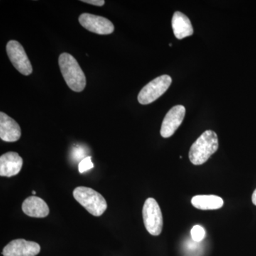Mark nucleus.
<instances>
[{
    "instance_id": "dca6fc26",
    "label": "nucleus",
    "mask_w": 256,
    "mask_h": 256,
    "mask_svg": "<svg viewBox=\"0 0 256 256\" xmlns=\"http://www.w3.org/2000/svg\"><path fill=\"white\" fill-rule=\"evenodd\" d=\"M94 168V164L92 162V156H87V158H84L78 165L79 172L80 174H84Z\"/></svg>"
},
{
    "instance_id": "4468645a",
    "label": "nucleus",
    "mask_w": 256,
    "mask_h": 256,
    "mask_svg": "<svg viewBox=\"0 0 256 256\" xmlns=\"http://www.w3.org/2000/svg\"><path fill=\"white\" fill-rule=\"evenodd\" d=\"M192 204L197 210H218L224 206V202L220 197L214 195H200L193 197Z\"/></svg>"
},
{
    "instance_id": "f257e3e1",
    "label": "nucleus",
    "mask_w": 256,
    "mask_h": 256,
    "mask_svg": "<svg viewBox=\"0 0 256 256\" xmlns=\"http://www.w3.org/2000/svg\"><path fill=\"white\" fill-rule=\"evenodd\" d=\"M60 72L68 86L74 92H82L86 86V78L78 62L69 54L64 53L60 56Z\"/></svg>"
},
{
    "instance_id": "6e6552de",
    "label": "nucleus",
    "mask_w": 256,
    "mask_h": 256,
    "mask_svg": "<svg viewBox=\"0 0 256 256\" xmlns=\"http://www.w3.org/2000/svg\"><path fill=\"white\" fill-rule=\"evenodd\" d=\"M186 114V108L183 106L172 108L166 114L161 128V136L164 138H171L182 124Z\"/></svg>"
},
{
    "instance_id": "39448f33",
    "label": "nucleus",
    "mask_w": 256,
    "mask_h": 256,
    "mask_svg": "<svg viewBox=\"0 0 256 256\" xmlns=\"http://www.w3.org/2000/svg\"><path fill=\"white\" fill-rule=\"evenodd\" d=\"M172 80L169 76H162L149 82L138 96V101L142 105H149L159 99L168 92Z\"/></svg>"
},
{
    "instance_id": "6ab92c4d",
    "label": "nucleus",
    "mask_w": 256,
    "mask_h": 256,
    "mask_svg": "<svg viewBox=\"0 0 256 256\" xmlns=\"http://www.w3.org/2000/svg\"><path fill=\"white\" fill-rule=\"evenodd\" d=\"M252 201L254 204L256 206V190L254 192V194H252Z\"/></svg>"
},
{
    "instance_id": "9d476101",
    "label": "nucleus",
    "mask_w": 256,
    "mask_h": 256,
    "mask_svg": "<svg viewBox=\"0 0 256 256\" xmlns=\"http://www.w3.org/2000/svg\"><path fill=\"white\" fill-rule=\"evenodd\" d=\"M22 137L20 124L4 112H0V138L6 142H18Z\"/></svg>"
},
{
    "instance_id": "ddd939ff",
    "label": "nucleus",
    "mask_w": 256,
    "mask_h": 256,
    "mask_svg": "<svg viewBox=\"0 0 256 256\" xmlns=\"http://www.w3.org/2000/svg\"><path fill=\"white\" fill-rule=\"evenodd\" d=\"M172 23L175 36L178 40H183L193 35L194 28L191 21L183 13L180 12H175Z\"/></svg>"
},
{
    "instance_id": "2eb2a0df",
    "label": "nucleus",
    "mask_w": 256,
    "mask_h": 256,
    "mask_svg": "<svg viewBox=\"0 0 256 256\" xmlns=\"http://www.w3.org/2000/svg\"><path fill=\"white\" fill-rule=\"evenodd\" d=\"M191 236L192 240L197 242H201L204 240L206 236V232L205 229L201 226H194L191 230Z\"/></svg>"
},
{
    "instance_id": "423d86ee",
    "label": "nucleus",
    "mask_w": 256,
    "mask_h": 256,
    "mask_svg": "<svg viewBox=\"0 0 256 256\" xmlns=\"http://www.w3.org/2000/svg\"><path fill=\"white\" fill-rule=\"evenodd\" d=\"M6 52L14 68L24 76L31 75L33 68L24 48L16 41H10L6 45Z\"/></svg>"
},
{
    "instance_id": "20e7f679",
    "label": "nucleus",
    "mask_w": 256,
    "mask_h": 256,
    "mask_svg": "<svg viewBox=\"0 0 256 256\" xmlns=\"http://www.w3.org/2000/svg\"><path fill=\"white\" fill-rule=\"evenodd\" d=\"M143 220L146 230L154 236H158L163 229V216L158 202L154 198L146 200L142 210Z\"/></svg>"
},
{
    "instance_id": "7ed1b4c3",
    "label": "nucleus",
    "mask_w": 256,
    "mask_h": 256,
    "mask_svg": "<svg viewBox=\"0 0 256 256\" xmlns=\"http://www.w3.org/2000/svg\"><path fill=\"white\" fill-rule=\"evenodd\" d=\"M75 200L92 216H101L108 208L106 198L92 188L79 186L74 191Z\"/></svg>"
},
{
    "instance_id": "1a4fd4ad",
    "label": "nucleus",
    "mask_w": 256,
    "mask_h": 256,
    "mask_svg": "<svg viewBox=\"0 0 256 256\" xmlns=\"http://www.w3.org/2000/svg\"><path fill=\"white\" fill-rule=\"evenodd\" d=\"M41 252L37 242L18 239L10 242L3 250L4 256H36Z\"/></svg>"
},
{
    "instance_id": "aec40b11",
    "label": "nucleus",
    "mask_w": 256,
    "mask_h": 256,
    "mask_svg": "<svg viewBox=\"0 0 256 256\" xmlns=\"http://www.w3.org/2000/svg\"><path fill=\"white\" fill-rule=\"evenodd\" d=\"M32 194H33L34 195H36V192L33 191V192H32Z\"/></svg>"
},
{
    "instance_id": "0eeeda50",
    "label": "nucleus",
    "mask_w": 256,
    "mask_h": 256,
    "mask_svg": "<svg viewBox=\"0 0 256 256\" xmlns=\"http://www.w3.org/2000/svg\"><path fill=\"white\" fill-rule=\"evenodd\" d=\"M79 22L82 28L97 34L109 35L114 31V24L110 20L97 15L82 14L79 18Z\"/></svg>"
},
{
    "instance_id": "9b49d317",
    "label": "nucleus",
    "mask_w": 256,
    "mask_h": 256,
    "mask_svg": "<svg viewBox=\"0 0 256 256\" xmlns=\"http://www.w3.org/2000/svg\"><path fill=\"white\" fill-rule=\"evenodd\" d=\"M23 159L16 152H10L0 158V176L12 178L21 172Z\"/></svg>"
},
{
    "instance_id": "a211bd4d",
    "label": "nucleus",
    "mask_w": 256,
    "mask_h": 256,
    "mask_svg": "<svg viewBox=\"0 0 256 256\" xmlns=\"http://www.w3.org/2000/svg\"><path fill=\"white\" fill-rule=\"evenodd\" d=\"M80 2L97 6H102L106 4V2L104 0H82Z\"/></svg>"
},
{
    "instance_id": "f03ea898",
    "label": "nucleus",
    "mask_w": 256,
    "mask_h": 256,
    "mask_svg": "<svg viewBox=\"0 0 256 256\" xmlns=\"http://www.w3.org/2000/svg\"><path fill=\"white\" fill-rule=\"evenodd\" d=\"M220 148L216 133L207 130L194 143L190 152V160L192 164L202 165L214 154Z\"/></svg>"
},
{
    "instance_id": "f3484780",
    "label": "nucleus",
    "mask_w": 256,
    "mask_h": 256,
    "mask_svg": "<svg viewBox=\"0 0 256 256\" xmlns=\"http://www.w3.org/2000/svg\"><path fill=\"white\" fill-rule=\"evenodd\" d=\"M200 242H188L186 245V252L188 256H197L200 255Z\"/></svg>"
},
{
    "instance_id": "f8f14e48",
    "label": "nucleus",
    "mask_w": 256,
    "mask_h": 256,
    "mask_svg": "<svg viewBox=\"0 0 256 256\" xmlns=\"http://www.w3.org/2000/svg\"><path fill=\"white\" fill-rule=\"evenodd\" d=\"M22 210L25 214L32 218H46L50 213L46 202L35 196L28 197L24 202Z\"/></svg>"
}]
</instances>
